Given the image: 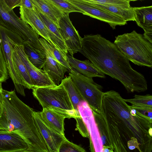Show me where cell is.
I'll return each mask as SVG.
<instances>
[{"mask_svg": "<svg viewBox=\"0 0 152 152\" xmlns=\"http://www.w3.org/2000/svg\"><path fill=\"white\" fill-rule=\"evenodd\" d=\"M20 18L28 24L39 36L50 44H52L49 38L47 28L38 16L36 11L20 7Z\"/></svg>", "mask_w": 152, "mask_h": 152, "instance_id": "14", "label": "cell"}, {"mask_svg": "<svg viewBox=\"0 0 152 152\" xmlns=\"http://www.w3.org/2000/svg\"><path fill=\"white\" fill-rule=\"evenodd\" d=\"M6 58L3 48L1 40H0V82L5 81L8 78Z\"/></svg>", "mask_w": 152, "mask_h": 152, "instance_id": "30", "label": "cell"}, {"mask_svg": "<svg viewBox=\"0 0 152 152\" xmlns=\"http://www.w3.org/2000/svg\"><path fill=\"white\" fill-rule=\"evenodd\" d=\"M35 8L47 16L59 28L60 18L65 14L50 0H32Z\"/></svg>", "mask_w": 152, "mask_h": 152, "instance_id": "21", "label": "cell"}, {"mask_svg": "<svg viewBox=\"0 0 152 152\" xmlns=\"http://www.w3.org/2000/svg\"><path fill=\"white\" fill-rule=\"evenodd\" d=\"M18 152H35V151H31L27 150H24V151H22Z\"/></svg>", "mask_w": 152, "mask_h": 152, "instance_id": "37", "label": "cell"}, {"mask_svg": "<svg viewBox=\"0 0 152 152\" xmlns=\"http://www.w3.org/2000/svg\"><path fill=\"white\" fill-rule=\"evenodd\" d=\"M0 129L16 133L26 142L28 150L49 152L35 123L34 111L17 96L15 90L3 89Z\"/></svg>", "mask_w": 152, "mask_h": 152, "instance_id": "3", "label": "cell"}, {"mask_svg": "<svg viewBox=\"0 0 152 152\" xmlns=\"http://www.w3.org/2000/svg\"><path fill=\"white\" fill-rule=\"evenodd\" d=\"M58 152H87L80 146L65 139L60 144Z\"/></svg>", "mask_w": 152, "mask_h": 152, "instance_id": "29", "label": "cell"}, {"mask_svg": "<svg viewBox=\"0 0 152 152\" xmlns=\"http://www.w3.org/2000/svg\"><path fill=\"white\" fill-rule=\"evenodd\" d=\"M8 6L11 9L17 7L20 0H4Z\"/></svg>", "mask_w": 152, "mask_h": 152, "instance_id": "34", "label": "cell"}, {"mask_svg": "<svg viewBox=\"0 0 152 152\" xmlns=\"http://www.w3.org/2000/svg\"><path fill=\"white\" fill-rule=\"evenodd\" d=\"M69 76L93 112L101 113L104 93L102 86L92 78L86 77L73 69L69 72Z\"/></svg>", "mask_w": 152, "mask_h": 152, "instance_id": "7", "label": "cell"}, {"mask_svg": "<svg viewBox=\"0 0 152 152\" xmlns=\"http://www.w3.org/2000/svg\"><path fill=\"white\" fill-rule=\"evenodd\" d=\"M1 40V39L0 38V40Z\"/></svg>", "mask_w": 152, "mask_h": 152, "instance_id": "38", "label": "cell"}, {"mask_svg": "<svg viewBox=\"0 0 152 152\" xmlns=\"http://www.w3.org/2000/svg\"><path fill=\"white\" fill-rule=\"evenodd\" d=\"M19 7L33 10L35 9V7L32 0H20L17 6V7Z\"/></svg>", "mask_w": 152, "mask_h": 152, "instance_id": "33", "label": "cell"}, {"mask_svg": "<svg viewBox=\"0 0 152 152\" xmlns=\"http://www.w3.org/2000/svg\"><path fill=\"white\" fill-rule=\"evenodd\" d=\"M14 48L24 64L34 88L56 86L50 80L43 70L37 68L30 62L25 52L23 44L15 43Z\"/></svg>", "mask_w": 152, "mask_h": 152, "instance_id": "11", "label": "cell"}, {"mask_svg": "<svg viewBox=\"0 0 152 152\" xmlns=\"http://www.w3.org/2000/svg\"><path fill=\"white\" fill-rule=\"evenodd\" d=\"M33 96L43 108L54 110L66 118L80 116L76 113L68 93L63 84L58 86L34 88Z\"/></svg>", "mask_w": 152, "mask_h": 152, "instance_id": "5", "label": "cell"}, {"mask_svg": "<svg viewBox=\"0 0 152 152\" xmlns=\"http://www.w3.org/2000/svg\"><path fill=\"white\" fill-rule=\"evenodd\" d=\"M88 3L97 8L115 15L126 22L134 21L133 7L131 6L124 7L115 5H103Z\"/></svg>", "mask_w": 152, "mask_h": 152, "instance_id": "23", "label": "cell"}, {"mask_svg": "<svg viewBox=\"0 0 152 152\" xmlns=\"http://www.w3.org/2000/svg\"><path fill=\"white\" fill-rule=\"evenodd\" d=\"M34 116L36 125L47 145L49 152H58L62 141L66 139L47 126L42 120L39 112L34 111Z\"/></svg>", "mask_w": 152, "mask_h": 152, "instance_id": "12", "label": "cell"}, {"mask_svg": "<svg viewBox=\"0 0 152 152\" xmlns=\"http://www.w3.org/2000/svg\"><path fill=\"white\" fill-rule=\"evenodd\" d=\"M76 121V126L81 135L85 137H89V134L86 127L80 116L75 119Z\"/></svg>", "mask_w": 152, "mask_h": 152, "instance_id": "32", "label": "cell"}, {"mask_svg": "<svg viewBox=\"0 0 152 152\" xmlns=\"http://www.w3.org/2000/svg\"><path fill=\"white\" fill-rule=\"evenodd\" d=\"M58 9L65 13L78 12L82 13V12L73 5L68 0H50Z\"/></svg>", "mask_w": 152, "mask_h": 152, "instance_id": "28", "label": "cell"}, {"mask_svg": "<svg viewBox=\"0 0 152 152\" xmlns=\"http://www.w3.org/2000/svg\"><path fill=\"white\" fill-rule=\"evenodd\" d=\"M68 62L72 68L84 76L91 78H104L105 76L89 60L81 61L70 55H66Z\"/></svg>", "mask_w": 152, "mask_h": 152, "instance_id": "18", "label": "cell"}, {"mask_svg": "<svg viewBox=\"0 0 152 152\" xmlns=\"http://www.w3.org/2000/svg\"><path fill=\"white\" fill-rule=\"evenodd\" d=\"M61 83L68 93L74 110L77 114L80 116L78 107L81 102L85 101L83 98L69 76L64 78Z\"/></svg>", "mask_w": 152, "mask_h": 152, "instance_id": "22", "label": "cell"}, {"mask_svg": "<svg viewBox=\"0 0 152 152\" xmlns=\"http://www.w3.org/2000/svg\"><path fill=\"white\" fill-rule=\"evenodd\" d=\"M25 52L30 62L37 68L41 69L44 64L46 56L44 51L34 48L28 43L23 44Z\"/></svg>", "mask_w": 152, "mask_h": 152, "instance_id": "26", "label": "cell"}, {"mask_svg": "<svg viewBox=\"0 0 152 152\" xmlns=\"http://www.w3.org/2000/svg\"><path fill=\"white\" fill-rule=\"evenodd\" d=\"M86 2L92 4L103 5H115L130 7V0H85Z\"/></svg>", "mask_w": 152, "mask_h": 152, "instance_id": "31", "label": "cell"}, {"mask_svg": "<svg viewBox=\"0 0 152 152\" xmlns=\"http://www.w3.org/2000/svg\"><path fill=\"white\" fill-rule=\"evenodd\" d=\"M35 10L47 28L48 34L52 43L56 48L67 55L68 53V49L58 27L38 9L35 7Z\"/></svg>", "mask_w": 152, "mask_h": 152, "instance_id": "17", "label": "cell"}, {"mask_svg": "<svg viewBox=\"0 0 152 152\" xmlns=\"http://www.w3.org/2000/svg\"><path fill=\"white\" fill-rule=\"evenodd\" d=\"M114 43L135 64L152 67V43L134 30L115 37Z\"/></svg>", "mask_w": 152, "mask_h": 152, "instance_id": "4", "label": "cell"}, {"mask_svg": "<svg viewBox=\"0 0 152 152\" xmlns=\"http://www.w3.org/2000/svg\"><path fill=\"white\" fill-rule=\"evenodd\" d=\"M39 41L43 48L47 51L53 58L64 66L69 72L72 69L68 62L66 54L42 38H39Z\"/></svg>", "mask_w": 152, "mask_h": 152, "instance_id": "27", "label": "cell"}, {"mask_svg": "<svg viewBox=\"0 0 152 152\" xmlns=\"http://www.w3.org/2000/svg\"><path fill=\"white\" fill-rule=\"evenodd\" d=\"M103 152H113L110 148L108 147H103Z\"/></svg>", "mask_w": 152, "mask_h": 152, "instance_id": "36", "label": "cell"}, {"mask_svg": "<svg viewBox=\"0 0 152 152\" xmlns=\"http://www.w3.org/2000/svg\"><path fill=\"white\" fill-rule=\"evenodd\" d=\"M131 104L130 107L141 115L149 119L152 118V96L135 95L132 98L124 99Z\"/></svg>", "mask_w": 152, "mask_h": 152, "instance_id": "19", "label": "cell"}, {"mask_svg": "<svg viewBox=\"0 0 152 152\" xmlns=\"http://www.w3.org/2000/svg\"><path fill=\"white\" fill-rule=\"evenodd\" d=\"M0 38L5 54L8 74L17 91L23 89L17 68L12 59V53L15 43L23 44L24 41L18 35L0 26Z\"/></svg>", "mask_w": 152, "mask_h": 152, "instance_id": "8", "label": "cell"}, {"mask_svg": "<svg viewBox=\"0 0 152 152\" xmlns=\"http://www.w3.org/2000/svg\"><path fill=\"white\" fill-rule=\"evenodd\" d=\"M43 49L46 56L42 68L43 70L53 83L56 86H58L64 78V74L68 69L53 58L47 51Z\"/></svg>", "mask_w": 152, "mask_h": 152, "instance_id": "16", "label": "cell"}, {"mask_svg": "<svg viewBox=\"0 0 152 152\" xmlns=\"http://www.w3.org/2000/svg\"><path fill=\"white\" fill-rule=\"evenodd\" d=\"M12 57L13 61L17 68L22 86L24 88L33 89L34 87L26 68L14 47Z\"/></svg>", "mask_w": 152, "mask_h": 152, "instance_id": "24", "label": "cell"}, {"mask_svg": "<svg viewBox=\"0 0 152 152\" xmlns=\"http://www.w3.org/2000/svg\"><path fill=\"white\" fill-rule=\"evenodd\" d=\"M134 21L142 28L144 37L152 43V6L133 7Z\"/></svg>", "mask_w": 152, "mask_h": 152, "instance_id": "15", "label": "cell"}, {"mask_svg": "<svg viewBox=\"0 0 152 152\" xmlns=\"http://www.w3.org/2000/svg\"><path fill=\"white\" fill-rule=\"evenodd\" d=\"M3 88L2 86V83L0 82V116L1 115L2 111L3 102Z\"/></svg>", "mask_w": 152, "mask_h": 152, "instance_id": "35", "label": "cell"}, {"mask_svg": "<svg viewBox=\"0 0 152 152\" xmlns=\"http://www.w3.org/2000/svg\"><path fill=\"white\" fill-rule=\"evenodd\" d=\"M103 147L113 152H151L152 121L138 114L123 99L93 112Z\"/></svg>", "mask_w": 152, "mask_h": 152, "instance_id": "1", "label": "cell"}, {"mask_svg": "<svg viewBox=\"0 0 152 152\" xmlns=\"http://www.w3.org/2000/svg\"><path fill=\"white\" fill-rule=\"evenodd\" d=\"M44 122L49 127L58 133L65 135L64 120L65 117L52 110L43 108L39 112Z\"/></svg>", "mask_w": 152, "mask_h": 152, "instance_id": "20", "label": "cell"}, {"mask_svg": "<svg viewBox=\"0 0 152 152\" xmlns=\"http://www.w3.org/2000/svg\"><path fill=\"white\" fill-rule=\"evenodd\" d=\"M104 74L118 80L129 93L148 89L144 76L134 69L115 45L99 34L84 35L79 52Z\"/></svg>", "mask_w": 152, "mask_h": 152, "instance_id": "2", "label": "cell"}, {"mask_svg": "<svg viewBox=\"0 0 152 152\" xmlns=\"http://www.w3.org/2000/svg\"><path fill=\"white\" fill-rule=\"evenodd\" d=\"M86 126L89 134L91 152H103L102 142L94 120L88 122Z\"/></svg>", "mask_w": 152, "mask_h": 152, "instance_id": "25", "label": "cell"}, {"mask_svg": "<svg viewBox=\"0 0 152 152\" xmlns=\"http://www.w3.org/2000/svg\"><path fill=\"white\" fill-rule=\"evenodd\" d=\"M0 26L16 34L34 48L43 50L39 41V36L16 15L4 0H0Z\"/></svg>", "mask_w": 152, "mask_h": 152, "instance_id": "6", "label": "cell"}, {"mask_svg": "<svg viewBox=\"0 0 152 152\" xmlns=\"http://www.w3.org/2000/svg\"><path fill=\"white\" fill-rule=\"evenodd\" d=\"M68 1L81 10L83 15L107 23L113 29L117 26H122L127 24V22L118 16L93 6L85 0Z\"/></svg>", "mask_w": 152, "mask_h": 152, "instance_id": "9", "label": "cell"}, {"mask_svg": "<svg viewBox=\"0 0 152 152\" xmlns=\"http://www.w3.org/2000/svg\"><path fill=\"white\" fill-rule=\"evenodd\" d=\"M69 14L65 13L60 18L58 28L68 52L73 56L80 50L82 38L72 23Z\"/></svg>", "mask_w": 152, "mask_h": 152, "instance_id": "10", "label": "cell"}, {"mask_svg": "<svg viewBox=\"0 0 152 152\" xmlns=\"http://www.w3.org/2000/svg\"><path fill=\"white\" fill-rule=\"evenodd\" d=\"M28 148L26 142L18 134L0 129V152H18Z\"/></svg>", "mask_w": 152, "mask_h": 152, "instance_id": "13", "label": "cell"}]
</instances>
